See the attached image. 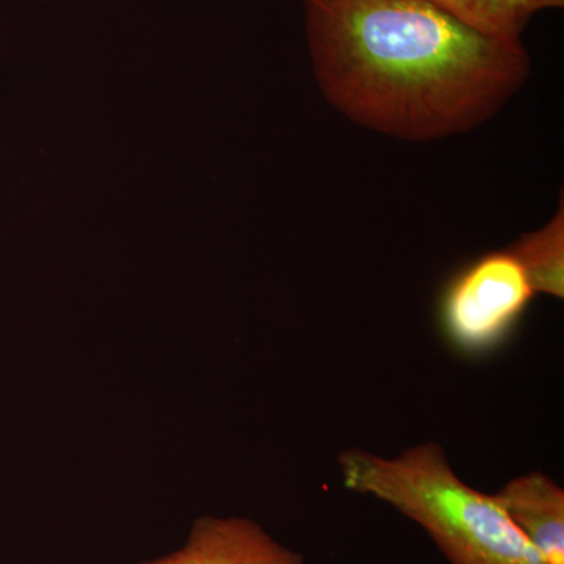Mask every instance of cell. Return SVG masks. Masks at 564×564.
<instances>
[{
    "mask_svg": "<svg viewBox=\"0 0 564 564\" xmlns=\"http://www.w3.org/2000/svg\"><path fill=\"white\" fill-rule=\"evenodd\" d=\"M534 296L510 248L486 252L459 270L441 296L445 339L466 356L496 350L510 337Z\"/></svg>",
    "mask_w": 564,
    "mask_h": 564,
    "instance_id": "obj_3",
    "label": "cell"
},
{
    "mask_svg": "<svg viewBox=\"0 0 564 564\" xmlns=\"http://www.w3.org/2000/svg\"><path fill=\"white\" fill-rule=\"evenodd\" d=\"M318 90L345 118L425 143L492 120L532 74L522 41L494 39L425 0H303Z\"/></svg>",
    "mask_w": 564,
    "mask_h": 564,
    "instance_id": "obj_1",
    "label": "cell"
},
{
    "mask_svg": "<svg viewBox=\"0 0 564 564\" xmlns=\"http://www.w3.org/2000/svg\"><path fill=\"white\" fill-rule=\"evenodd\" d=\"M521 263L534 295L564 299V203L543 228L524 234L510 248Z\"/></svg>",
    "mask_w": 564,
    "mask_h": 564,
    "instance_id": "obj_7",
    "label": "cell"
},
{
    "mask_svg": "<svg viewBox=\"0 0 564 564\" xmlns=\"http://www.w3.org/2000/svg\"><path fill=\"white\" fill-rule=\"evenodd\" d=\"M494 39L522 41L534 14L563 9L564 0H425Z\"/></svg>",
    "mask_w": 564,
    "mask_h": 564,
    "instance_id": "obj_6",
    "label": "cell"
},
{
    "mask_svg": "<svg viewBox=\"0 0 564 564\" xmlns=\"http://www.w3.org/2000/svg\"><path fill=\"white\" fill-rule=\"evenodd\" d=\"M139 564H304V560L251 519L202 516L181 549Z\"/></svg>",
    "mask_w": 564,
    "mask_h": 564,
    "instance_id": "obj_4",
    "label": "cell"
},
{
    "mask_svg": "<svg viewBox=\"0 0 564 564\" xmlns=\"http://www.w3.org/2000/svg\"><path fill=\"white\" fill-rule=\"evenodd\" d=\"M339 469L348 491L391 505L452 564H545L494 496L464 484L436 443L395 458L350 448L339 455Z\"/></svg>",
    "mask_w": 564,
    "mask_h": 564,
    "instance_id": "obj_2",
    "label": "cell"
},
{
    "mask_svg": "<svg viewBox=\"0 0 564 564\" xmlns=\"http://www.w3.org/2000/svg\"><path fill=\"white\" fill-rule=\"evenodd\" d=\"M545 564H564V491L549 475L532 473L492 494Z\"/></svg>",
    "mask_w": 564,
    "mask_h": 564,
    "instance_id": "obj_5",
    "label": "cell"
}]
</instances>
